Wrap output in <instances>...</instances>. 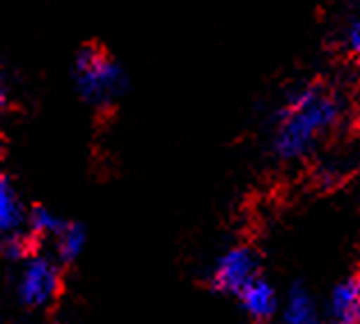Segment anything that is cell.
I'll return each mask as SVG.
<instances>
[{
    "mask_svg": "<svg viewBox=\"0 0 360 324\" xmlns=\"http://www.w3.org/2000/svg\"><path fill=\"white\" fill-rule=\"evenodd\" d=\"M283 324H323L321 311L310 290L303 285H292L283 304Z\"/></svg>",
    "mask_w": 360,
    "mask_h": 324,
    "instance_id": "cell-8",
    "label": "cell"
},
{
    "mask_svg": "<svg viewBox=\"0 0 360 324\" xmlns=\"http://www.w3.org/2000/svg\"><path fill=\"white\" fill-rule=\"evenodd\" d=\"M74 85L92 108H110L127 92L129 78L124 67L96 44H85L74 58Z\"/></svg>",
    "mask_w": 360,
    "mask_h": 324,
    "instance_id": "cell-2",
    "label": "cell"
},
{
    "mask_svg": "<svg viewBox=\"0 0 360 324\" xmlns=\"http://www.w3.org/2000/svg\"><path fill=\"white\" fill-rule=\"evenodd\" d=\"M3 253L7 260H16V262H25L30 258V237L23 232H14L7 235L3 239Z\"/></svg>",
    "mask_w": 360,
    "mask_h": 324,
    "instance_id": "cell-11",
    "label": "cell"
},
{
    "mask_svg": "<svg viewBox=\"0 0 360 324\" xmlns=\"http://www.w3.org/2000/svg\"><path fill=\"white\" fill-rule=\"evenodd\" d=\"M65 223L60 221L58 214L51 212L49 207L37 205L30 209L28 214V230L32 237H58V232L63 230Z\"/></svg>",
    "mask_w": 360,
    "mask_h": 324,
    "instance_id": "cell-10",
    "label": "cell"
},
{
    "mask_svg": "<svg viewBox=\"0 0 360 324\" xmlns=\"http://www.w3.org/2000/svg\"><path fill=\"white\" fill-rule=\"evenodd\" d=\"M330 324H360V276L340 281L328 299Z\"/></svg>",
    "mask_w": 360,
    "mask_h": 324,
    "instance_id": "cell-5",
    "label": "cell"
},
{
    "mask_svg": "<svg viewBox=\"0 0 360 324\" xmlns=\"http://www.w3.org/2000/svg\"><path fill=\"white\" fill-rule=\"evenodd\" d=\"M85 237L87 235L81 223H65L56 237V256L60 265H69V262L78 260L85 249Z\"/></svg>",
    "mask_w": 360,
    "mask_h": 324,
    "instance_id": "cell-9",
    "label": "cell"
},
{
    "mask_svg": "<svg viewBox=\"0 0 360 324\" xmlns=\"http://www.w3.org/2000/svg\"><path fill=\"white\" fill-rule=\"evenodd\" d=\"M239 301L243 306L245 315L255 322H266L278 311V294L276 287L264 278H255V281L239 294Z\"/></svg>",
    "mask_w": 360,
    "mask_h": 324,
    "instance_id": "cell-6",
    "label": "cell"
},
{
    "mask_svg": "<svg viewBox=\"0 0 360 324\" xmlns=\"http://www.w3.org/2000/svg\"><path fill=\"white\" fill-rule=\"evenodd\" d=\"M342 116V101L319 83H307L289 94L278 111L274 152L283 161L307 156Z\"/></svg>",
    "mask_w": 360,
    "mask_h": 324,
    "instance_id": "cell-1",
    "label": "cell"
},
{
    "mask_svg": "<svg viewBox=\"0 0 360 324\" xmlns=\"http://www.w3.org/2000/svg\"><path fill=\"white\" fill-rule=\"evenodd\" d=\"M28 214L25 212V205L16 191L14 182L10 175H3L0 177V230L7 237V235L21 232L23 225H28Z\"/></svg>",
    "mask_w": 360,
    "mask_h": 324,
    "instance_id": "cell-7",
    "label": "cell"
},
{
    "mask_svg": "<svg viewBox=\"0 0 360 324\" xmlns=\"http://www.w3.org/2000/svg\"><path fill=\"white\" fill-rule=\"evenodd\" d=\"M345 44H347V49L351 51V54L360 58V16H358V19H354V21L349 23V28H347V37H345Z\"/></svg>",
    "mask_w": 360,
    "mask_h": 324,
    "instance_id": "cell-12",
    "label": "cell"
},
{
    "mask_svg": "<svg viewBox=\"0 0 360 324\" xmlns=\"http://www.w3.org/2000/svg\"><path fill=\"white\" fill-rule=\"evenodd\" d=\"M259 258L250 247H234L225 251L209 274V283L216 292L239 297L257 276Z\"/></svg>",
    "mask_w": 360,
    "mask_h": 324,
    "instance_id": "cell-4",
    "label": "cell"
},
{
    "mask_svg": "<svg viewBox=\"0 0 360 324\" xmlns=\"http://www.w3.org/2000/svg\"><path fill=\"white\" fill-rule=\"evenodd\" d=\"M60 287H63V274H60L58 258L37 253L23 262L19 281H16V294L23 306L28 309L51 306L58 299Z\"/></svg>",
    "mask_w": 360,
    "mask_h": 324,
    "instance_id": "cell-3",
    "label": "cell"
}]
</instances>
